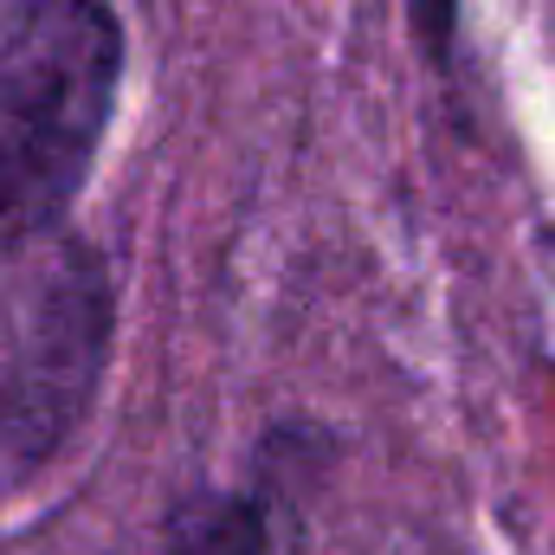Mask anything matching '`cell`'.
<instances>
[{
    "mask_svg": "<svg viewBox=\"0 0 555 555\" xmlns=\"http://www.w3.org/2000/svg\"><path fill=\"white\" fill-rule=\"evenodd\" d=\"M124 91L111 0H13L0 13V266L78 207Z\"/></svg>",
    "mask_w": 555,
    "mask_h": 555,
    "instance_id": "cell-1",
    "label": "cell"
},
{
    "mask_svg": "<svg viewBox=\"0 0 555 555\" xmlns=\"http://www.w3.org/2000/svg\"><path fill=\"white\" fill-rule=\"evenodd\" d=\"M111 343H117L111 266L85 240H72L20 291L0 343V491L33 485L85 426L111 369Z\"/></svg>",
    "mask_w": 555,
    "mask_h": 555,
    "instance_id": "cell-2",
    "label": "cell"
},
{
    "mask_svg": "<svg viewBox=\"0 0 555 555\" xmlns=\"http://www.w3.org/2000/svg\"><path fill=\"white\" fill-rule=\"evenodd\" d=\"M414 33H420V52L446 72L452 39H459V0H414Z\"/></svg>",
    "mask_w": 555,
    "mask_h": 555,
    "instance_id": "cell-4",
    "label": "cell"
},
{
    "mask_svg": "<svg viewBox=\"0 0 555 555\" xmlns=\"http://www.w3.org/2000/svg\"><path fill=\"white\" fill-rule=\"evenodd\" d=\"M149 555H272V504L259 491H188L155 524Z\"/></svg>",
    "mask_w": 555,
    "mask_h": 555,
    "instance_id": "cell-3",
    "label": "cell"
}]
</instances>
